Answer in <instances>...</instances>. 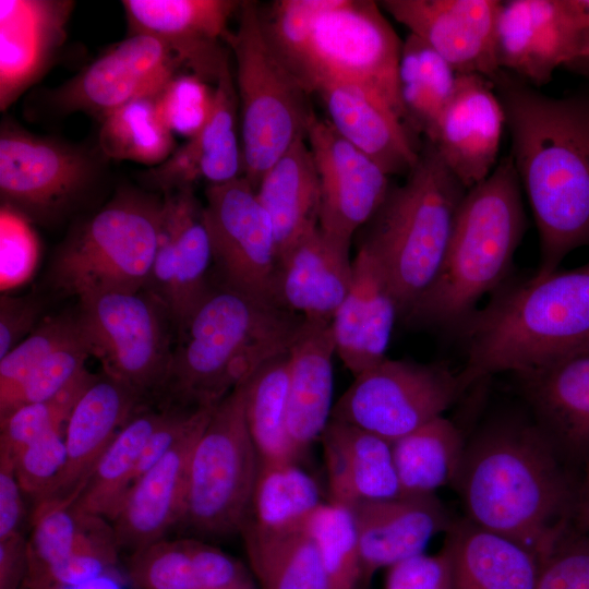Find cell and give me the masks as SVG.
<instances>
[{
  "label": "cell",
  "instance_id": "1",
  "mask_svg": "<svg viewBox=\"0 0 589 589\" xmlns=\"http://www.w3.org/2000/svg\"><path fill=\"white\" fill-rule=\"evenodd\" d=\"M491 81L538 228L534 275H546L570 252L589 247V93L548 96L504 70Z\"/></svg>",
  "mask_w": 589,
  "mask_h": 589
},
{
  "label": "cell",
  "instance_id": "2",
  "mask_svg": "<svg viewBox=\"0 0 589 589\" xmlns=\"http://www.w3.org/2000/svg\"><path fill=\"white\" fill-rule=\"evenodd\" d=\"M578 481L532 418H502L465 442L453 486L468 520L540 563L573 525Z\"/></svg>",
  "mask_w": 589,
  "mask_h": 589
},
{
  "label": "cell",
  "instance_id": "3",
  "mask_svg": "<svg viewBox=\"0 0 589 589\" xmlns=\"http://www.w3.org/2000/svg\"><path fill=\"white\" fill-rule=\"evenodd\" d=\"M465 390L501 372L541 366L589 342V262L502 286L458 333Z\"/></svg>",
  "mask_w": 589,
  "mask_h": 589
},
{
  "label": "cell",
  "instance_id": "4",
  "mask_svg": "<svg viewBox=\"0 0 589 589\" xmlns=\"http://www.w3.org/2000/svg\"><path fill=\"white\" fill-rule=\"evenodd\" d=\"M526 229L522 189L508 154L467 190L436 276L401 318L459 333L478 302L504 285Z\"/></svg>",
  "mask_w": 589,
  "mask_h": 589
},
{
  "label": "cell",
  "instance_id": "5",
  "mask_svg": "<svg viewBox=\"0 0 589 589\" xmlns=\"http://www.w3.org/2000/svg\"><path fill=\"white\" fill-rule=\"evenodd\" d=\"M304 318L219 281L177 333L161 393L171 405L214 407L265 361L289 350Z\"/></svg>",
  "mask_w": 589,
  "mask_h": 589
},
{
  "label": "cell",
  "instance_id": "6",
  "mask_svg": "<svg viewBox=\"0 0 589 589\" xmlns=\"http://www.w3.org/2000/svg\"><path fill=\"white\" fill-rule=\"evenodd\" d=\"M466 192L424 140L406 181L390 187L377 212L360 229L359 245L374 253L388 272L399 317L436 276Z\"/></svg>",
  "mask_w": 589,
  "mask_h": 589
},
{
  "label": "cell",
  "instance_id": "7",
  "mask_svg": "<svg viewBox=\"0 0 589 589\" xmlns=\"http://www.w3.org/2000/svg\"><path fill=\"white\" fill-rule=\"evenodd\" d=\"M163 195L123 187L80 224L55 257L57 288L77 298L109 290H141L157 248Z\"/></svg>",
  "mask_w": 589,
  "mask_h": 589
},
{
  "label": "cell",
  "instance_id": "8",
  "mask_svg": "<svg viewBox=\"0 0 589 589\" xmlns=\"http://www.w3.org/2000/svg\"><path fill=\"white\" fill-rule=\"evenodd\" d=\"M226 44L236 61L243 177L256 191L268 168L298 139H306L315 111L310 94L266 43L256 1L241 2Z\"/></svg>",
  "mask_w": 589,
  "mask_h": 589
},
{
  "label": "cell",
  "instance_id": "9",
  "mask_svg": "<svg viewBox=\"0 0 589 589\" xmlns=\"http://www.w3.org/2000/svg\"><path fill=\"white\" fill-rule=\"evenodd\" d=\"M260 457L244 412V385L218 402L194 447L180 525L207 537L240 532Z\"/></svg>",
  "mask_w": 589,
  "mask_h": 589
},
{
  "label": "cell",
  "instance_id": "10",
  "mask_svg": "<svg viewBox=\"0 0 589 589\" xmlns=\"http://www.w3.org/2000/svg\"><path fill=\"white\" fill-rule=\"evenodd\" d=\"M109 159L87 147L35 134L11 121L0 131L2 206L49 225L75 211L99 187Z\"/></svg>",
  "mask_w": 589,
  "mask_h": 589
},
{
  "label": "cell",
  "instance_id": "11",
  "mask_svg": "<svg viewBox=\"0 0 589 589\" xmlns=\"http://www.w3.org/2000/svg\"><path fill=\"white\" fill-rule=\"evenodd\" d=\"M75 315L105 374L145 397L163 392L175 330L163 302L145 289L101 291L80 297Z\"/></svg>",
  "mask_w": 589,
  "mask_h": 589
},
{
  "label": "cell",
  "instance_id": "12",
  "mask_svg": "<svg viewBox=\"0 0 589 589\" xmlns=\"http://www.w3.org/2000/svg\"><path fill=\"white\" fill-rule=\"evenodd\" d=\"M401 47L378 2L333 0L312 28L303 87L311 95L324 80L357 83L378 95L406 124L398 86Z\"/></svg>",
  "mask_w": 589,
  "mask_h": 589
},
{
  "label": "cell",
  "instance_id": "13",
  "mask_svg": "<svg viewBox=\"0 0 589 589\" xmlns=\"http://www.w3.org/2000/svg\"><path fill=\"white\" fill-rule=\"evenodd\" d=\"M462 392L458 373L443 364L385 358L354 376L330 419L394 442L443 416Z\"/></svg>",
  "mask_w": 589,
  "mask_h": 589
},
{
  "label": "cell",
  "instance_id": "14",
  "mask_svg": "<svg viewBox=\"0 0 589 589\" xmlns=\"http://www.w3.org/2000/svg\"><path fill=\"white\" fill-rule=\"evenodd\" d=\"M182 69L164 41L129 35L58 87L45 91L39 109L50 118L83 112L101 121L134 99L157 94Z\"/></svg>",
  "mask_w": 589,
  "mask_h": 589
},
{
  "label": "cell",
  "instance_id": "15",
  "mask_svg": "<svg viewBox=\"0 0 589 589\" xmlns=\"http://www.w3.org/2000/svg\"><path fill=\"white\" fill-rule=\"evenodd\" d=\"M205 196L204 220L216 280L275 304L276 242L255 190L242 176L225 183L208 184Z\"/></svg>",
  "mask_w": 589,
  "mask_h": 589
},
{
  "label": "cell",
  "instance_id": "16",
  "mask_svg": "<svg viewBox=\"0 0 589 589\" xmlns=\"http://www.w3.org/2000/svg\"><path fill=\"white\" fill-rule=\"evenodd\" d=\"M306 140L321 187L318 227L327 235L351 244L360 230L383 204L389 176L371 157L344 139L315 113Z\"/></svg>",
  "mask_w": 589,
  "mask_h": 589
},
{
  "label": "cell",
  "instance_id": "17",
  "mask_svg": "<svg viewBox=\"0 0 589 589\" xmlns=\"http://www.w3.org/2000/svg\"><path fill=\"white\" fill-rule=\"evenodd\" d=\"M237 0H124L129 35L164 41L184 69L206 83H216L230 65L224 47ZM228 47V46H227Z\"/></svg>",
  "mask_w": 589,
  "mask_h": 589
},
{
  "label": "cell",
  "instance_id": "18",
  "mask_svg": "<svg viewBox=\"0 0 589 589\" xmlns=\"http://www.w3.org/2000/svg\"><path fill=\"white\" fill-rule=\"evenodd\" d=\"M531 418L573 472L589 466V342L515 374Z\"/></svg>",
  "mask_w": 589,
  "mask_h": 589
},
{
  "label": "cell",
  "instance_id": "19",
  "mask_svg": "<svg viewBox=\"0 0 589 589\" xmlns=\"http://www.w3.org/2000/svg\"><path fill=\"white\" fill-rule=\"evenodd\" d=\"M380 7L431 46L458 74L492 80L498 0H383Z\"/></svg>",
  "mask_w": 589,
  "mask_h": 589
},
{
  "label": "cell",
  "instance_id": "20",
  "mask_svg": "<svg viewBox=\"0 0 589 589\" xmlns=\"http://www.w3.org/2000/svg\"><path fill=\"white\" fill-rule=\"evenodd\" d=\"M582 55L566 0L501 1L495 59L501 70L540 87L558 67Z\"/></svg>",
  "mask_w": 589,
  "mask_h": 589
},
{
  "label": "cell",
  "instance_id": "21",
  "mask_svg": "<svg viewBox=\"0 0 589 589\" xmlns=\"http://www.w3.org/2000/svg\"><path fill=\"white\" fill-rule=\"evenodd\" d=\"M504 127V110L492 81L480 74H458L454 93L425 140L468 190L496 167Z\"/></svg>",
  "mask_w": 589,
  "mask_h": 589
},
{
  "label": "cell",
  "instance_id": "22",
  "mask_svg": "<svg viewBox=\"0 0 589 589\" xmlns=\"http://www.w3.org/2000/svg\"><path fill=\"white\" fill-rule=\"evenodd\" d=\"M207 408L176 444L130 489L111 521L120 552L151 545L182 521L190 462L214 409Z\"/></svg>",
  "mask_w": 589,
  "mask_h": 589
},
{
  "label": "cell",
  "instance_id": "23",
  "mask_svg": "<svg viewBox=\"0 0 589 589\" xmlns=\"http://www.w3.org/2000/svg\"><path fill=\"white\" fill-rule=\"evenodd\" d=\"M238 109L236 83L228 65L215 83L212 111L204 127L164 163L140 173L144 189L165 194L193 188L200 179L220 184L242 177Z\"/></svg>",
  "mask_w": 589,
  "mask_h": 589
},
{
  "label": "cell",
  "instance_id": "24",
  "mask_svg": "<svg viewBox=\"0 0 589 589\" xmlns=\"http://www.w3.org/2000/svg\"><path fill=\"white\" fill-rule=\"evenodd\" d=\"M397 316L398 301L387 269L359 245L350 289L332 321L336 353L353 376L386 358Z\"/></svg>",
  "mask_w": 589,
  "mask_h": 589
},
{
  "label": "cell",
  "instance_id": "25",
  "mask_svg": "<svg viewBox=\"0 0 589 589\" xmlns=\"http://www.w3.org/2000/svg\"><path fill=\"white\" fill-rule=\"evenodd\" d=\"M74 9L69 0L0 1V108L7 110L53 63Z\"/></svg>",
  "mask_w": 589,
  "mask_h": 589
},
{
  "label": "cell",
  "instance_id": "26",
  "mask_svg": "<svg viewBox=\"0 0 589 589\" xmlns=\"http://www.w3.org/2000/svg\"><path fill=\"white\" fill-rule=\"evenodd\" d=\"M350 244L320 227L278 259L276 305L308 321L332 322L352 281Z\"/></svg>",
  "mask_w": 589,
  "mask_h": 589
},
{
  "label": "cell",
  "instance_id": "27",
  "mask_svg": "<svg viewBox=\"0 0 589 589\" xmlns=\"http://www.w3.org/2000/svg\"><path fill=\"white\" fill-rule=\"evenodd\" d=\"M145 396L103 372L75 404L64 429L67 462L48 501H74L101 455ZM43 502V503H44Z\"/></svg>",
  "mask_w": 589,
  "mask_h": 589
},
{
  "label": "cell",
  "instance_id": "28",
  "mask_svg": "<svg viewBox=\"0 0 589 589\" xmlns=\"http://www.w3.org/2000/svg\"><path fill=\"white\" fill-rule=\"evenodd\" d=\"M333 128L376 161L388 175L409 173L419 149L412 133L392 108L372 91L349 81L328 79L314 91Z\"/></svg>",
  "mask_w": 589,
  "mask_h": 589
},
{
  "label": "cell",
  "instance_id": "29",
  "mask_svg": "<svg viewBox=\"0 0 589 589\" xmlns=\"http://www.w3.org/2000/svg\"><path fill=\"white\" fill-rule=\"evenodd\" d=\"M363 575L423 553L452 525L435 494L401 495L353 508Z\"/></svg>",
  "mask_w": 589,
  "mask_h": 589
},
{
  "label": "cell",
  "instance_id": "30",
  "mask_svg": "<svg viewBox=\"0 0 589 589\" xmlns=\"http://www.w3.org/2000/svg\"><path fill=\"white\" fill-rule=\"evenodd\" d=\"M329 502L353 508L402 495L392 442L330 419L321 437Z\"/></svg>",
  "mask_w": 589,
  "mask_h": 589
},
{
  "label": "cell",
  "instance_id": "31",
  "mask_svg": "<svg viewBox=\"0 0 589 589\" xmlns=\"http://www.w3.org/2000/svg\"><path fill=\"white\" fill-rule=\"evenodd\" d=\"M123 576L131 589H252L240 562L196 539H163L128 555Z\"/></svg>",
  "mask_w": 589,
  "mask_h": 589
},
{
  "label": "cell",
  "instance_id": "32",
  "mask_svg": "<svg viewBox=\"0 0 589 589\" xmlns=\"http://www.w3.org/2000/svg\"><path fill=\"white\" fill-rule=\"evenodd\" d=\"M334 353L332 322L304 320L288 350L287 421L299 456L330 420Z\"/></svg>",
  "mask_w": 589,
  "mask_h": 589
},
{
  "label": "cell",
  "instance_id": "33",
  "mask_svg": "<svg viewBox=\"0 0 589 589\" xmlns=\"http://www.w3.org/2000/svg\"><path fill=\"white\" fill-rule=\"evenodd\" d=\"M323 503L315 480L296 462H261L241 531L248 554L300 532Z\"/></svg>",
  "mask_w": 589,
  "mask_h": 589
},
{
  "label": "cell",
  "instance_id": "34",
  "mask_svg": "<svg viewBox=\"0 0 589 589\" xmlns=\"http://www.w3.org/2000/svg\"><path fill=\"white\" fill-rule=\"evenodd\" d=\"M443 546L449 555L454 589H536L538 558L466 517L452 522Z\"/></svg>",
  "mask_w": 589,
  "mask_h": 589
},
{
  "label": "cell",
  "instance_id": "35",
  "mask_svg": "<svg viewBox=\"0 0 589 589\" xmlns=\"http://www.w3.org/2000/svg\"><path fill=\"white\" fill-rule=\"evenodd\" d=\"M306 139H298L262 177L256 196L274 232L277 261L318 228L321 187Z\"/></svg>",
  "mask_w": 589,
  "mask_h": 589
},
{
  "label": "cell",
  "instance_id": "36",
  "mask_svg": "<svg viewBox=\"0 0 589 589\" xmlns=\"http://www.w3.org/2000/svg\"><path fill=\"white\" fill-rule=\"evenodd\" d=\"M161 195V221L171 237L175 269L169 313L178 333L212 284L208 268L213 255L204 205L195 196L193 188Z\"/></svg>",
  "mask_w": 589,
  "mask_h": 589
},
{
  "label": "cell",
  "instance_id": "37",
  "mask_svg": "<svg viewBox=\"0 0 589 589\" xmlns=\"http://www.w3.org/2000/svg\"><path fill=\"white\" fill-rule=\"evenodd\" d=\"M167 408L156 410L143 406L121 428L74 500L81 510L111 524L133 484L142 452L164 420Z\"/></svg>",
  "mask_w": 589,
  "mask_h": 589
},
{
  "label": "cell",
  "instance_id": "38",
  "mask_svg": "<svg viewBox=\"0 0 589 589\" xmlns=\"http://www.w3.org/2000/svg\"><path fill=\"white\" fill-rule=\"evenodd\" d=\"M465 442L460 430L444 416L392 442L402 495L435 494L437 489L453 485Z\"/></svg>",
  "mask_w": 589,
  "mask_h": 589
},
{
  "label": "cell",
  "instance_id": "39",
  "mask_svg": "<svg viewBox=\"0 0 589 589\" xmlns=\"http://www.w3.org/2000/svg\"><path fill=\"white\" fill-rule=\"evenodd\" d=\"M243 385L247 425L260 461L296 462L287 421L288 351L262 363Z\"/></svg>",
  "mask_w": 589,
  "mask_h": 589
},
{
  "label": "cell",
  "instance_id": "40",
  "mask_svg": "<svg viewBox=\"0 0 589 589\" xmlns=\"http://www.w3.org/2000/svg\"><path fill=\"white\" fill-rule=\"evenodd\" d=\"M458 73L413 34L402 40L398 86L406 125L426 139L448 104Z\"/></svg>",
  "mask_w": 589,
  "mask_h": 589
},
{
  "label": "cell",
  "instance_id": "41",
  "mask_svg": "<svg viewBox=\"0 0 589 589\" xmlns=\"http://www.w3.org/2000/svg\"><path fill=\"white\" fill-rule=\"evenodd\" d=\"M97 518L81 510L74 501H48L35 506L23 585L28 589H47L55 572L71 556Z\"/></svg>",
  "mask_w": 589,
  "mask_h": 589
},
{
  "label": "cell",
  "instance_id": "42",
  "mask_svg": "<svg viewBox=\"0 0 589 589\" xmlns=\"http://www.w3.org/2000/svg\"><path fill=\"white\" fill-rule=\"evenodd\" d=\"M155 95L134 99L100 121L97 145L108 159L151 168L176 151L175 135L158 117Z\"/></svg>",
  "mask_w": 589,
  "mask_h": 589
},
{
  "label": "cell",
  "instance_id": "43",
  "mask_svg": "<svg viewBox=\"0 0 589 589\" xmlns=\"http://www.w3.org/2000/svg\"><path fill=\"white\" fill-rule=\"evenodd\" d=\"M304 531L320 553L328 589H353L363 573L352 509L332 502L322 503L309 518Z\"/></svg>",
  "mask_w": 589,
  "mask_h": 589
},
{
  "label": "cell",
  "instance_id": "44",
  "mask_svg": "<svg viewBox=\"0 0 589 589\" xmlns=\"http://www.w3.org/2000/svg\"><path fill=\"white\" fill-rule=\"evenodd\" d=\"M332 1L276 0L266 5L259 4L260 23L266 43L302 86L312 28Z\"/></svg>",
  "mask_w": 589,
  "mask_h": 589
},
{
  "label": "cell",
  "instance_id": "45",
  "mask_svg": "<svg viewBox=\"0 0 589 589\" xmlns=\"http://www.w3.org/2000/svg\"><path fill=\"white\" fill-rule=\"evenodd\" d=\"M95 377L96 374L84 369L55 396L24 405L0 419V456L14 460L34 441L64 430L75 404Z\"/></svg>",
  "mask_w": 589,
  "mask_h": 589
},
{
  "label": "cell",
  "instance_id": "46",
  "mask_svg": "<svg viewBox=\"0 0 589 589\" xmlns=\"http://www.w3.org/2000/svg\"><path fill=\"white\" fill-rule=\"evenodd\" d=\"M249 558L262 589H328L320 553L305 531Z\"/></svg>",
  "mask_w": 589,
  "mask_h": 589
},
{
  "label": "cell",
  "instance_id": "47",
  "mask_svg": "<svg viewBox=\"0 0 589 589\" xmlns=\"http://www.w3.org/2000/svg\"><path fill=\"white\" fill-rule=\"evenodd\" d=\"M81 335L76 315H59L44 322L12 348L0 359V408L45 359Z\"/></svg>",
  "mask_w": 589,
  "mask_h": 589
},
{
  "label": "cell",
  "instance_id": "48",
  "mask_svg": "<svg viewBox=\"0 0 589 589\" xmlns=\"http://www.w3.org/2000/svg\"><path fill=\"white\" fill-rule=\"evenodd\" d=\"M213 94L214 89L209 88L208 83L181 71L155 95L158 117L173 135L191 139L211 115Z\"/></svg>",
  "mask_w": 589,
  "mask_h": 589
},
{
  "label": "cell",
  "instance_id": "49",
  "mask_svg": "<svg viewBox=\"0 0 589 589\" xmlns=\"http://www.w3.org/2000/svg\"><path fill=\"white\" fill-rule=\"evenodd\" d=\"M91 350L83 335L45 359L24 381L9 402L0 408V419L15 409L50 398L67 387L85 368Z\"/></svg>",
  "mask_w": 589,
  "mask_h": 589
},
{
  "label": "cell",
  "instance_id": "50",
  "mask_svg": "<svg viewBox=\"0 0 589 589\" xmlns=\"http://www.w3.org/2000/svg\"><path fill=\"white\" fill-rule=\"evenodd\" d=\"M67 462L64 430L46 434L24 447L14 458V472L33 507L53 492Z\"/></svg>",
  "mask_w": 589,
  "mask_h": 589
},
{
  "label": "cell",
  "instance_id": "51",
  "mask_svg": "<svg viewBox=\"0 0 589 589\" xmlns=\"http://www.w3.org/2000/svg\"><path fill=\"white\" fill-rule=\"evenodd\" d=\"M536 589H589V533L572 525L539 563Z\"/></svg>",
  "mask_w": 589,
  "mask_h": 589
},
{
  "label": "cell",
  "instance_id": "52",
  "mask_svg": "<svg viewBox=\"0 0 589 589\" xmlns=\"http://www.w3.org/2000/svg\"><path fill=\"white\" fill-rule=\"evenodd\" d=\"M385 589H454L446 549L434 555L424 553L390 566Z\"/></svg>",
  "mask_w": 589,
  "mask_h": 589
},
{
  "label": "cell",
  "instance_id": "53",
  "mask_svg": "<svg viewBox=\"0 0 589 589\" xmlns=\"http://www.w3.org/2000/svg\"><path fill=\"white\" fill-rule=\"evenodd\" d=\"M41 312V303L34 296L0 298V359L32 330Z\"/></svg>",
  "mask_w": 589,
  "mask_h": 589
},
{
  "label": "cell",
  "instance_id": "54",
  "mask_svg": "<svg viewBox=\"0 0 589 589\" xmlns=\"http://www.w3.org/2000/svg\"><path fill=\"white\" fill-rule=\"evenodd\" d=\"M13 460L0 456V540L23 533L26 506Z\"/></svg>",
  "mask_w": 589,
  "mask_h": 589
},
{
  "label": "cell",
  "instance_id": "55",
  "mask_svg": "<svg viewBox=\"0 0 589 589\" xmlns=\"http://www.w3.org/2000/svg\"><path fill=\"white\" fill-rule=\"evenodd\" d=\"M27 570V539L20 533L0 540V589H20Z\"/></svg>",
  "mask_w": 589,
  "mask_h": 589
},
{
  "label": "cell",
  "instance_id": "56",
  "mask_svg": "<svg viewBox=\"0 0 589 589\" xmlns=\"http://www.w3.org/2000/svg\"><path fill=\"white\" fill-rule=\"evenodd\" d=\"M573 525L589 533V466L581 472L578 481Z\"/></svg>",
  "mask_w": 589,
  "mask_h": 589
},
{
  "label": "cell",
  "instance_id": "57",
  "mask_svg": "<svg viewBox=\"0 0 589 589\" xmlns=\"http://www.w3.org/2000/svg\"><path fill=\"white\" fill-rule=\"evenodd\" d=\"M566 4L579 33L582 55H586L589 52V0H566Z\"/></svg>",
  "mask_w": 589,
  "mask_h": 589
},
{
  "label": "cell",
  "instance_id": "58",
  "mask_svg": "<svg viewBox=\"0 0 589 589\" xmlns=\"http://www.w3.org/2000/svg\"><path fill=\"white\" fill-rule=\"evenodd\" d=\"M127 581L120 572L109 573L81 585L62 589H124Z\"/></svg>",
  "mask_w": 589,
  "mask_h": 589
},
{
  "label": "cell",
  "instance_id": "59",
  "mask_svg": "<svg viewBox=\"0 0 589 589\" xmlns=\"http://www.w3.org/2000/svg\"><path fill=\"white\" fill-rule=\"evenodd\" d=\"M563 68L589 81V52L573 59Z\"/></svg>",
  "mask_w": 589,
  "mask_h": 589
},
{
  "label": "cell",
  "instance_id": "60",
  "mask_svg": "<svg viewBox=\"0 0 589 589\" xmlns=\"http://www.w3.org/2000/svg\"><path fill=\"white\" fill-rule=\"evenodd\" d=\"M20 589H28V588L23 585Z\"/></svg>",
  "mask_w": 589,
  "mask_h": 589
}]
</instances>
